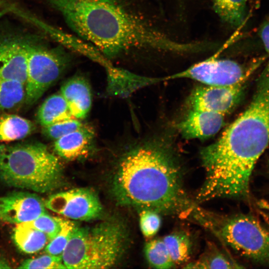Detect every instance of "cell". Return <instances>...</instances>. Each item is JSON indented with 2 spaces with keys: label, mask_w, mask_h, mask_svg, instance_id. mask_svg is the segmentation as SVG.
<instances>
[{
  "label": "cell",
  "mask_w": 269,
  "mask_h": 269,
  "mask_svg": "<svg viewBox=\"0 0 269 269\" xmlns=\"http://www.w3.org/2000/svg\"><path fill=\"white\" fill-rule=\"evenodd\" d=\"M6 9H0V18L6 13Z\"/></svg>",
  "instance_id": "obj_31"
},
{
  "label": "cell",
  "mask_w": 269,
  "mask_h": 269,
  "mask_svg": "<svg viewBox=\"0 0 269 269\" xmlns=\"http://www.w3.org/2000/svg\"><path fill=\"white\" fill-rule=\"evenodd\" d=\"M79 37L108 58L131 50L175 53L198 52L199 42H179L166 36L116 0H46Z\"/></svg>",
  "instance_id": "obj_2"
},
{
  "label": "cell",
  "mask_w": 269,
  "mask_h": 269,
  "mask_svg": "<svg viewBox=\"0 0 269 269\" xmlns=\"http://www.w3.org/2000/svg\"><path fill=\"white\" fill-rule=\"evenodd\" d=\"M162 240L175 265L187 262L190 257L192 244L187 233L175 232L166 236Z\"/></svg>",
  "instance_id": "obj_21"
},
{
  "label": "cell",
  "mask_w": 269,
  "mask_h": 269,
  "mask_svg": "<svg viewBox=\"0 0 269 269\" xmlns=\"http://www.w3.org/2000/svg\"><path fill=\"white\" fill-rule=\"evenodd\" d=\"M75 227L74 222L62 219L61 229L46 246L45 252L50 255L62 256Z\"/></svg>",
  "instance_id": "obj_24"
},
{
  "label": "cell",
  "mask_w": 269,
  "mask_h": 269,
  "mask_svg": "<svg viewBox=\"0 0 269 269\" xmlns=\"http://www.w3.org/2000/svg\"><path fill=\"white\" fill-rule=\"evenodd\" d=\"M186 268L234 269L242 268L217 249L211 248L198 261L187 265Z\"/></svg>",
  "instance_id": "obj_23"
},
{
  "label": "cell",
  "mask_w": 269,
  "mask_h": 269,
  "mask_svg": "<svg viewBox=\"0 0 269 269\" xmlns=\"http://www.w3.org/2000/svg\"><path fill=\"white\" fill-rule=\"evenodd\" d=\"M84 126L78 119H72L43 127V133L47 137L56 140Z\"/></svg>",
  "instance_id": "obj_26"
},
{
  "label": "cell",
  "mask_w": 269,
  "mask_h": 269,
  "mask_svg": "<svg viewBox=\"0 0 269 269\" xmlns=\"http://www.w3.org/2000/svg\"><path fill=\"white\" fill-rule=\"evenodd\" d=\"M225 115L208 111L191 110L176 127L186 139H206L216 134L224 124Z\"/></svg>",
  "instance_id": "obj_13"
},
{
  "label": "cell",
  "mask_w": 269,
  "mask_h": 269,
  "mask_svg": "<svg viewBox=\"0 0 269 269\" xmlns=\"http://www.w3.org/2000/svg\"><path fill=\"white\" fill-rule=\"evenodd\" d=\"M28 42L9 38L0 42V77L25 85Z\"/></svg>",
  "instance_id": "obj_12"
},
{
  "label": "cell",
  "mask_w": 269,
  "mask_h": 269,
  "mask_svg": "<svg viewBox=\"0 0 269 269\" xmlns=\"http://www.w3.org/2000/svg\"><path fill=\"white\" fill-rule=\"evenodd\" d=\"M35 129L31 121L10 113L0 114V141L10 142L23 139Z\"/></svg>",
  "instance_id": "obj_16"
},
{
  "label": "cell",
  "mask_w": 269,
  "mask_h": 269,
  "mask_svg": "<svg viewBox=\"0 0 269 269\" xmlns=\"http://www.w3.org/2000/svg\"><path fill=\"white\" fill-rule=\"evenodd\" d=\"M58 159L39 142L0 144V181L12 187L37 192L60 185Z\"/></svg>",
  "instance_id": "obj_4"
},
{
  "label": "cell",
  "mask_w": 269,
  "mask_h": 269,
  "mask_svg": "<svg viewBox=\"0 0 269 269\" xmlns=\"http://www.w3.org/2000/svg\"><path fill=\"white\" fill-rule=\"evenodd\" d=\"M146 259L152 268L160 269L173 268V262L162 239L152 240L146 243L144 247Z\"/></svg>",
  "instance_id": "obj_22"
},
{
  "label": "cell",
  "mask_w": 269,
  "mask_h": 269,
  "mask_svg": "<svg viewBox=\"0 0 269 269\" xmlns=\"http://www.w3.org/2000/svg\"><path fill=\"white\" fill-rule=\"evenodd\" d=\"M13 239L21 251L33 254L42 249L49 239L44 233L25 223H22L17 224L14 228Z\"/></svg>",
  "instance_id": "obj_18"
},
{
  "label": "cell",
  "mask_w": 269,
  "mask_h": 269,
  "mask_svg": "<svg viewBox=\"0 0 269 269\" xmlns=\"http://www.w3.org/2000/svg\"><path fill=\"white\" fill-rule=\"evenodd\" d=\"M44 204L48 209L74 220L96 218L102 210L96 194L85 188H75L53 194Z\"/></svg>",
  "instance_id": "obj_9"
},
{
  "label": "cell",
  "mask_w": 269,
  "mask_h": 269,
  "mask_svg": "<svg viewBox=\"0 0 269 269\" xmlns=\"http://www.w3.org/2000/svg\"><path fill=\"white\" fill-rule=\"evenodd\" d=\"M60 94L74 118L83 119L87 117L91 108L92 93L86 79L80 76L70 78L61 87Z\"/></svg>",
  "instance_id": "obj_14"
},
{
  "label": "cell",
  "mask_w": 269,
  "mask_h": 269,
  "mask_svg": "<svg viewBox=\"0 0 269 269\" xmlns=\"http://www.w3.org/2000/svg\"><path fill=\"white\" fill-rule=\"evenodd\" d=\"M198 220L239 254L256 262L269 264V233L254 217L211 216L198 210Z\"/></svg>",
  "instance_id": "obj_6"
},
{
  "label": "cell",
  "mask_w": 269,
  "mask_h": 269,
  "mask_svg": "<svg viewBox=\"0 0 269 269\" xmlns=\"http://www.w3.org/2000/svg\"><path fill=\"white\" fill-rule=\"evenodd\" d=\"M20 269H67L63 263L62 256L48 254L34 259H27L18 267Z\"/></svg>",
  "instance_id": "obj_27"
},
{
  "label": "cell",
  "mask_w": 269,
  "mask_h": 269,
  "mask_svg": "<svg viewBox=\"0 0 269 269\" xmlns=\"http://www.w3.org/2000/svg\"><path fill=\"white\" fill-rule=\"evenodd\" d=\"M11 268L10 264L5 259L0 257V269H10Z\"/></svg>",
  "instance_id": "obj_30"
},
{
  "label": "cell",
  "mask_w": 269,
  "mask_h": 269,
  "mask_svg": "<svg viewBox=\"0 0 269 269\" xmlns=\"http://www.w3.org/2000/svg\"><path fill=\"white\" fill-rule=\"evenodd\" d=\"M25 101L24 84L0 77V114L18 109Z\"/></svg>",
  "instance_id": "obj_19"
},
{
  "label": "cell",
  "mask_w": 269,
  "mask_h": 269,
  "mask_svg": "<svg viewBox=\"0 0 269 269\" xmlns=\"http://www.w3.org/2000/svg\"><path fill=\"white\" fill-rule=\"evenodd\" d=\"M259 35L265 49L269 55V18L265 21L261 25L259 30Z\"/></svg>",
  "instance_id": "obj_29"
},
{
  "label": "cell",
  "mask_w": 269,
  "mask_h": 269,
  "mask_svg": "<svg viewBox=\"0 0 269 269\" xmlns=\"http://www.w3.org/2000/svg\"><path fill=\"white\" fill-rule=\"evenodd\" d=\"M68 61V54L60 46L29 43L25 103H35L59 78Z\"/></svg>",
  "instance_id": "obj_7"
},
{
  "label": "cell",
  "mask_w": 269,
  "mask_h": 269,
  "mask_svg": "<svg viewBox=\"0 0 269 269\" xmlns=\"http://www.w3.org/2000/svg\"><path fill=\"white\" fill-rule=\"evenodd\" d=\"M37 119L42 127H46L75 118L71 114L65 99L60 93L53 94L44 101L38 110Z\"/></svg>",
  "instance_id": "obj_17"
},
{
  "label": "cell",
  "mask_w": 269,
  "mask_h": 269,
  "mask_svg": "<svg viewBox=\"0 0 269 269\" xmlns=\"http://www.w3.org/2000/svg\"><path fill=\"white\" fill-rule=\"evenodd\" d=\"M61 220V218L52 217L45 213L32 221L24 223L44 233L51 240L59 232Z\"/></svg>",
  "instance_id": "obj_25"
},
{
  "label": "cell",
  "mask_w": 269,
  "mask_h": 269,
  "mask_svg": "<svg viewBox=\"0 0 269 269\" xmlns=\"http://www.w3.org/2000/svg\"><path fill=\"white\" fill-rule=\"evenodd\" d=\"M123 229L116 223L74 229L62 254L67 269H100L111 267L123 253Z\"/></svg>",
  "instance_id": "obj_5"
},
{
  "label": "cell",
  "mask_w": 269,
  "mask_h": 269,
  "mask_svg": "<svg viewBox=\"0 0 269 269\" xmlns=\"http://www.w3.org/2000/svg\"><path fill=\"white\" fill-rule=\"evenodd\" d=\"M248 0H212L215 13L224 22L237 27L243 23Z\"/></svg>",
  "instance_id": "obj_20"
},
{
  "label": "cell",
  "mask_w": 269,
  "mask_h": 269,
  "mask_svg": "<svg viewBox=\"0 0 269 269\" xmlns=\"http://www.w3.org/2000/svg\"><path fill=\"white\" fill-rule=\"evenodd\" d=\"M269 144V61L249 106L200 157L205 178L199 190L206 200L246 196L255 165Z\"/></svg>",
  "instance_id": "obj_1"
},
{
  "label": "cell",
  "mask_w": 269,
  "mask_h": 269,
  "mask_svg": "<svg viewBox=\"0 0 269 269\" xmlns=\"http://www.w3.org/2000/svg\"><path fill=\"white\" fill-rule=\"evenodd\" d=\"M260 63L261 61H255L246 67L231 59L218 58L215 54L163 79L188 78L205 85L229 86L246 81Z\"/></svg>",
  "instance_id": "obj_8"
},
{
  "label": "cell",
  "mask_w": 269,
  "mask_h": 269,
  "mask_svg": "<svg viewBox=\"0 0 269 269\" xmlns=\"http://www.w3.org/2000/svg\"><path fill=\"white\" fill-rule=\"evenodd\" d=\"M115 190L123 203L165 215H183L194 209L183 188L175 159L163 147H135L122 159Z\"/></svg>",
  "instance_id": "obj_3"
},
{
  "label": "cell",
  "mask_w": 269,
  "mask_h": 269,
  "mask_svg": "<svg viewBox=\"0 0 269 269\" xmlns=\"http://www.w3.org/2000/svg\"><path fill=\"white\" fill-rule=\"evenodd\" d=\"M160 214L156 211L143 209L139 214V226L143 235L151 237L158 231L161 225Z\"/></svg>",
  "instance_id": "obj_28"
},
{
  "label": "cell",
  "mask_w": 269,
  "mask_h": 269,
  "mask_svg": "<svg viewBox=\"0 0 269 269\" xmlns=\"http://www.w3.org/2000/svg\"><path fill=\"white\" fill-rule=\"evenodd\" d=\"M93 137V130L84 126L56 139L54 149L59 156L64 158L75 159L88 152Z\"/></svg>",
  "instance_id": "obj_15"
},
{
  "label": "cell",
  "mask_w": 269,
  "mask_h": 269,
  "mask_svg": "<svg viewBox=\"0 0 269 269\" xmlns=\"http://www.w3.org/2000/svg\"><path fill=\"white\" fill-rule=\"evenodd\" d=\"M245 82L229 86L205 85L197 87L189 98L191 110L224 115L229 113L239 102Z\"/></svg>",
  "instance_id": "obj_10"
},
{
  "label": "cell",
  "mask_w": 269,
  "mask_h": 269,
  "mask_svg": "<svg viewBox=\"0 0 269 269\" xmlns=\"http://www.w3.org/2000/svg\"><path fill=\"white\" fill-rule=\"evenodd\" d=\"M44 202L35 194L15 191L0 197V220L19 224L45 213Z\"/></svg>",
  "instance_id": "obj_11"
}]
</instances>
